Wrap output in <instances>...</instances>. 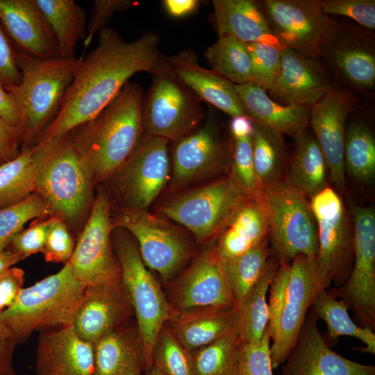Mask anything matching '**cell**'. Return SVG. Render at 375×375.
Listing matches in <instances>:
<instances>
[{
	"label": "cell",
	"mask_w": 375,
	"mask_h": 375,
	"mask_svg": "<svg viewBox=\"0 0 375 375\" xmlns=\"http://www.w3.org/2000/svg\"><path fill=\"white\" fill-rule=\"evenodd\" d=\"M333 83L319 60L285 48L279 74L268 92L280 103L310 108L324 96Z\"/></svg>",
	"instance_id": "21"
},
{
	"label": "cell",
	"mask_w": 375,
	"mask_h": 375,
	"mask_svg": "<svg viewBox=\"0 0 375 375\" xmlns=\"http://www.w3.org/2000/svg\"><path fill=\"white\" fill-rule=\"evenodd\" d=\"M212 3L219 36H229L245 44L262 43L285 49L271 28L260 2L213 0Z\"/></svg>",
	"instance_id": "27"
},
{
	"label": "cell",
	"mask_w": 375,
	"mask_h": 375,
	"mask_svg": "<svg viewBox=\"0 0 375 375\" xmlns=\"http://www.w3.org/2000/svg\"><path fill=\"white\" fill-rule=\"evenodd\" d=\"M260 3L284 48L319 60L338 26L322 10L319 0H264Z\"/></svg>",
	"instance_id": "11"
},
{
	"label": "cell",
	"mask_w": 375,
	"mask_h": 375,
	"mask_svg": "<svg viewBox=\"0 0 375 375\" xmlns=\"http://www.w3.org/2000/svg\"><path fill=\"white\" fill-rule=\"evenodd\" d=\"M0 117L21 131L19 108L13 95L0 86Z\"/></svg>",
	"instance_id": "56"
},
{
	"label": "cell",
	"mask_w": 375,
	"mask_h": 375,
	"mask_svg": "<svg viewBox=\"0 0 375 375\" xmlns=\"http://www.w3.org/2000/svg\"><path fill=\"white\" fill-rule=\"evenodd\" d=\"M94 375H124L132 369H142L139 337L131 328L120 327L94 344Z\"/></svg>",
	"instance_id": "33"
},
{
	"label": "cell",
	"mask_w": 375,
	"mask_h": 375,
	"mask_svg": "<svg viewBox=\"0 0 375 375\" xmlns=\"http://www.w3.org/2000/svg\"><path fill=\"white\" fill-rule=\"evenodd\" d=\"M326 15L347 17L360 26L373 31L375 28L374 0H319Z\"/></svg>",
	"instance_id": "47"
},
{
	"label": "cell",
	"mask_w": 375,
	"mask_h": 375,
	"mask_svg": "<svg viewBox=\"0 0 375 375\" xmlns=\"http://www.w3.org/2000/svg\"><path fill=\"white\" fill-rule=\"evenodd\" d=\"M351 220L354 256L349 278L328 289L353 312L356 323L375 331V212L372 207L353 206Z\"/></svg>",
	"instance_id": "9"
},
{
	"label": "cell",
	"mask_w": 375,
	"mask_h": 375,
	"mask_svg": "<svg viewBox=\"0 0 375 375\" xmlns=\"http://www.w3.org/2000/svg\"><path fill=\"white\" fill-rule=\"evenodd\" d=\"M331 283L319 267L316 256L299 255L292 260L285 301L276 334L271 339L273 369L285 362L314 299L322 290L328 289Z\"/></svg>",
	"instance_id": "13"
},
{
	"label": "cell",
	"mask_w": 375,
	"mask_h": 375,
	"mask_svg": "<svg viewBox=\"0 0 375 375\" xmlns=\"http://www.w3.org/2000/svg\"><path fill=\"white\" fill-rule=\"evenodd\" d=\"M22 144L21 131L0 117V162L15 158L21 152Z\"/></svg>",
	"instance_id": "54"
},
{
	"label": "cell",
	"mask_w": 375,
	"mask_h": 375,
	"mask_svg": "<svg viewBox=\"0 0 375 375\" xmlns=\"http://www.w3.org/2000/svg\"><path fill=\"white\" fill-rule=\"evenodd\" d=\"M293 138L294 149L283 180L311 198L327 187L328 165L313 134L304 130Z\"/></svg>",
	"instance_id": "31"
},
{
	"label": "cell",
	"mask_w": 375,
	"mask_h": 375,
	"mask_svg": "<svg viewBox=\"0 0 375 375\" xmlns=\"http://www.w3.org/2000/svg\"><path fill=\"white\" fill-rule=\"evenodd\" d=\"M278 265L269 256L258 280L235 306L237 331L242 343L260 342L269 326L267 293Z\"/></svg>",
	"instance_id": "32"
},
{
	"label": "cell",
	"mask_w": 375,
	"mask_h": 375,
	"mask_svg": "<svg viewBox=\"0 0 375 375\" xmlns=\"http://www.w3.org/2000/svg\"><path fill=\"white\" fill-rule=\"evenodd\" d=\"M269 326L256 343H242L235 375H273Z\"/></svg>",
	"instance_id": "46"
},
{
	"label": "cell",
	"mask_w": 375,
	"mask_h": 375,
	"mask_svg": "<svg viewBox=\"0 0 375 375\" xmlns=\"http://www.w3.org/2000/svg\"><path fill=\"white\" fill-rule=\"evenodd\" d=\"M355 106L356 99L350 90L333 83L324 96L310 107L309 124L325 156L331 180L342 192L346 190V122Z\"/></svg>",
	"instance_id": "18"
},
{
	"label": "cell",
	"mask_w": 375,
	"mask_h": 375,
	"mask_svg": "<svg viewBox=\"0 0 375 375\" xmlns=\"http://www.w3.org/2000/svg\"><path fill=\"white\" fill-rule=\"evenodd\" d=\"M16 340L0 318V375H18L13 365Z\"/></svg>",
	"instance_id": "55"
},
{
	"label": "cell",
	"mask_w": 375,
	"mask_h": 375,
	"mask_svg": "<svg viewBox=\"0 0 375 375\" xmlns=\"http://www.w3.org/2000/svg\"><path fill=\"white\" fill-rule=\"evenodd\" d=\"M247 197L228 176L178 196L160 212L203 241L219 233Z\"/></svg>",
	"instance_id": "10"
},
{
	"label": "cell",
	"mask_w": 375,
	"mask_h": 375,
	"mask_svg": "<svg viewBox=\"0 0 375 375\" xmlns=\"http://www.w3.org/2000/svg\"><path fill=\"white\" fill-rule=\"evenodd\" d=\"M247 47L251 60L250 83L268 92L279 74L283 50L262 43Z\"/></svg>",
	"instance_id": "45"
},
{
	"label": "cell",
	"mask_w": 375,
	"mask_h": 375,
	"mask_svg": "<svg viewBox=\"0 0 375 375\" xmlns=\"http://www.w3.org/2000/svg\"><path fill=\"white\" fill-rule=\"evenodd\" d=\"M142 87L128 81L94 117L68 134L90 170L93 181L115 174L143 134Z\"/></svg>",
	"instance_id": "2"
},
{
	"label": "cell",
	"mask_w": 375,
	"mask_h": 375,
	"mask_svg": "<svg viewBox=\"0 0 375 375\" xmlns=\"http://www.w3.org/2000/svg\"><path fill=\"white\" fill-rule=\"evenodd\" d=\"M269 252V240L267 238L234 258L228 260H219L235 304L250 290L261 276Z\"/></svg>",
	"instance_id": "39"
},
{
	"label": "cell",
	"mask_w": 375,
	"mask_h": 375,
	"mask_svg": "<svg viewBox=\"0 0 375 375\" xmlns=\"http://www.w3.org/2000/svg\"><path fill=\"white\" fill-rule=\"evenodd\" d=\"M152 365L163 375H194L190 351L164 327L153 346Z\"/></svg>",
	"instance_id": "43"
},
{
	"label": "cell",
	"mask_w": 375,
	"mask_h": 375,
	"mask_svg": "<svg viewBox=\"0 0 375 375\" xmlns=\"http://www.w3.org/2000/svg\"><path fill=\"white\" fill-rule=\"evenodd\" d=\"M174 301L179 311L235 307L214 249L203 252L191 265L177 285Z\"/></svg>",
	"instance_id": "23"
},
{
	"label": "cell",
	"mask_w": 375,
	"mask_h": 375,
	"mask_svg": "<svg viewBox=\"0 0 375 375\" xmlns=\"http://www.w3.org/2000/svg\"><path fill=\"white\" fill-rule=\"evenodd\" d=\"M32 150L35 192L47 201L52 215L76 221L90 205L94 183L78 151L68 135Z\"/></svg>",
	"instance_id": "5"
},
{
	"label": "cell",
	"mask_w": 375,
	"mask_h": 375,
	"mask_svg": "<svg viewBox=\"0 0 375 375\" xmlns=\"http://www.w3.org/2000/svg\"><path fill=\"white\" fill-rule=\"evenodd\" d=\"M16 57L22 81L7 92L13 95L19 108L22 149L33 148L56 117L81 58L39 59L17 49Z\"/></svg>",
	"instance_id": "3"
},
{
	"label": "cell",
	"mask_w": 375,
	"mask_h": 375,
	"mask_svg": "<svg viewBox=\"0 0 375 375\" xmlns=\"http://www.w3.org/2000/svg\"><path fill=\"white\" fill-rule=\"evenodd\" d=\"M267 212L260 194L247 197L219 233L214 248L220 260L234 258L269 238Z\"/></svg>",
	"instance_id": "28"
},
{
	"label": "cell",
	"mask_w": 375,
	"mask_h": 375,
	"mask_svg": "<svg viewBox=\"0 0 375 375\" xmlns=\"http://www.w3.org/2000/svg\"><path fill=\"white\" fill-rule=\"evenodd\" d=\"M319 58L330 76L338 81L362 94H372L375 87V41L372 31L338 23Z\"/></svg>",
	"instance_id": "15"
},
{
	"label": "cell",
	"mask_w": 375,
	"mask_h": 375,
	"mask_svg": "<svg viewBox=\"0 0 375 375\" xmlns=\"http://www.w3.org/2000/svg\"><path fill=\"white\" fill-rule=\"evenodd\" d=\"M290 273V264L279 265L269 285L267 306L271 339L276 334L285 301Z\"/></svg>",
	"instance_id": "51"
},
{
	"label": "cell",
	"mask_w": 375,
	"mask_h": 375,
	"mask_svg": "<svg viewBox=\"0 0 375 375\" xmlns=\"http://www.w3.org/2000/svg\"><path fill=\"white\" fill-rule=\"evenodd\" d=\"M251 142L253 167L260 190L283 180L285 160L283 135L254 123Z\"/></svg>",
	"instance_id": "36"
},
{
	"label": "cell",
	"mask_w": 375,
	"mask_h": 375,
	"mask_svg": "<svg viewBox=\"0 0 375 375\" xmlns=\"http://www.w3.org/2000/svg\"><path fill=\"white\" fill-rule=\"evenodd\" d=\"M309 310L281 375H375V367L346 358L333 351Z\"/></svg>",
	"instance_id": "20"
},
{
	"label": "cell",
	"mask_w": 375,
	"mask_h": 375,
	"mask_svg": "<svg viewBox=\"0 0 375 375\" xmlns=\"http://www.w3.org/2000/svg\"><path fill=\"white\" fill-rule=\"evenodd\" d=\"M137 3L131 0L93 1L87 22V35L83 40L85 48L89 45L95 33L107 27V24L116 12L128 10Z\"/></svg>",
	"instance_id": "50"
},
{
	"label": "cell",
	"mask_w": 375,
	"mask_h": 375,
	"mask_svg": "<svg viewBox=\"0 0 375 375\" xmlns=\"http://www.w3.org/2000/svg\"><path fill=\"white\" fill-rule=\"evenodd\" d=\"M85 288L67 262L57 273L24 288L15 303L0 313V318L17 344L24 343L35 331L72 326Z\"/></svg>",
	"instance_id": "4"
},
{
	"label": "cell",
	"mask_w": 375,
	"mask_h": 375,
	"mask_svg": "<svg viewBox=\"0 0 375 375\" xmlns=\"http://www.w3.org/2000/svg\"><path fill=\"white\" fill-rule=\"evenodd\" d=\"M108 198L103 191L95 198L88 221L68 261L73 274L85 285L120 277L110 233L113 229Z\"/></svg>",
	"instance_id": "16"
},
{
	"label": "cell",
	"mask_w": 375,
	"mask_h": 375,
	"mask_svg": "<svg viewBox=\"0 0 375 375\" xmlns=\"http://www.w3.org/2000/svg\"><path fill=\"white\" fill-rule=\"evenodd\" d=\"M201 3L198 0H164L165 11L172 17L181 18L193 13Z\"/></svg>",
	"instance_id": "57"
},
{
	"label": "cell",
	"mask_w": 375,
	"mask_h": 375,
	"mask_svg": "<svg viewBox=\"0 0 375 375\" xmlns=\"http://www.w3.org/2000/svg\"><path fill=\"white\" fill-rule=\"evenodd\" d=\"M21 81L15 47L0 20V86L8 91L18 86Z\"/></svg>",
	"instance_id": "52"
},
{
	"label": "cell",
	"mask_w": 375,
	"mask_h": 375,
	"mask_svg": "<svg viewBox=\"0 0 375 375\" xmlns=\"http://www.w3.org/2000/svg\"><path fill=\"white\" fill-rule=\"evenodd\" d=\"M142 367H137L131 370H130L128 372H127L124 375H142L141 374Z\"/></svg>",
	"instance_id": "61"
},
{
	"label": "cell",
	"mask_w": 375,
	"mask_h": 375,
	"mask_svg": "<svg viewBox=\"0 0 375 375\" xmlns=\"http://www.w3.org/2000/svg\"><path fill=\"white\" fill-rule=\"evenodd\" d=\"M22 260V256L14 250L7 248L0 251V274Z\"/></svg>",
	"instance_id": "59"
},
{
	"label": "cell",
	"mask_w": 375,
	"mask_h": 375,
	"mask_svg": "<svg viewBox=\"0 0 375 375\" xmlns=\"http://www.w3.org/2000/svg\"><path fill=\"white\" fill-rule=\"evenodd\" d=\"M160 37L153 31L125 40L107 26L99 33L98 44L81 58L60 110L36 145L58 140L90 121L119 92L129 78L140 72L151 73L158 61Z\"/></svg>",
	"instance_id": "1"
},
{
	"label": "cell",
	"mask_w": 375,
	"mask_h": 375,
	"mask_svg": "<svg viewBox=\"0 0 375 375\" xmlns=\"http://www.w3.org/2000/svg\"><path fill=\"white\" fill-rule=\"evenodd\" d=\"M1 164H2V163L0 162V165H1Z\"/></svg>",
	"instance_id": "62"
},
{
	"label": "cell",
	"mask_w": 375,
	"mask_h": 375,
	"mask_svg": "<svg viewBox=\"0 0 375 375\" xmlns=\"http://www.w3.org/2000/svg\"><path fill=\"white\" fill-rule=\"evenodd\" d=\"M146 375H163L155 366L152 365L151 367L147 371Z\"/></svg>",
	"instance_id": "60"
},
{
	"label": "cell",
	"mask_w": 375,
	"mask_h": 375,
	"mask_svg": "<svg viewBox=\"0 0 375 375\" xmlns=\"http://www.w3.org/2000/svg\"><path fill=\"white\" fill-rule=\"evenodd\" d=\"M115 250L120 276L138 324L142 368L152 366L156 340L176 310L167 302L159 284L144 263L138 245L128 235H116Z\"/></svg>",
	"instance_id": "6"
},
{
	"label": "cell",
	"mask_w": 375,
	"mask_h": 375,
	"mask_svg": "<svg viewBox=\"0 0 375 375\" xmlns=\"http://www.w3.org/2000/svg\"><path fill=\"white\" fill-rule=\"evenodd\" d=\"M344 164L345 172L359 182L367 183L375 176V138L362 122L354 121L347 126Z\"/></svg>",
	"instance_id": "38"
},
{
	"label": "cell",
	"mask_w": 375,
	"mask_h": 375,
	"mask_svg": "<svg viewBox=\"0 0 375 375\" xmlns=\"http://www.w3.org/2000/svg\"><path fill=\"white\" fill-rule=\"evenodd\" d=\"M0 20L16 49L31 57H60L55 33L36 0H0Z\"/></svg>",
	"instance_id": "22"
},
{
	"label": "cell",
	"mask_w": 375,
	"mask_h": 375,
	"mask_svg": "<svg viewBox=\"0 0 375 375\" xmlns=\"http://www.w3.org/2000/svg\"><path fill=\"white\" fill-rule=\"evenodd\" d=\"M230 129L233 138H251L254 130V122L247 115L232 117Z\"/></svg>",
	"instance_id": "58"
},
{
	"label": "cell",
	"mask_w": 375,
	"mask_h": 375,
	"mask_svg": "<svg viewBox=\"0 0 375 375\" xmlns=\"http://www.w3.org/2000/svg\"><path fill=\"white\" fill-rule=\"evenodd\" d=\"M180 80L201 101H204L231 117L246 115L235 84L212 69L203 67L197 53L187 48L167 57Z\"/></svg>",
	"instance_id": "25"
},
{
	"label": "cell",
	"mask_w": 375,
	"mask_h": 375,
	"mask_svg": "<svg viewBox=\"0 0 375 375\" xmlns=\"http://www.w3.org/2000/svg\"><path fill=\"white\" fill-rule=\"evenodd\" d=\"M24 271L12 267L0 274V313L10 308L24 288Z\"/></svg>",
	"instance_id": "53"
},
{
	"label": "cell",
	"mask_w": 375,
	"mask_h": 375,
	"mask_svg": "<svg viewBox=\"0 0 375 375\" xmlns=\"http://www.w3.org/2000/svg\"><path fill=\"white\" fill-rule=\"evenodd\" d=\"M169 142L144 136L116 173L118 188L128 207L147 210L164 188L169 174Z\"/></svg>",
	"instance_id": "17"
},
{
	"label": "cell",
	"mask_w": 375,
	"mask_h": 375,
	"mask_svg": "<svg viewBox=\"0 0 375 375\" xmlns=\"http://www.w3.org/2000/svg\"><path fill=\"white\" fill-rule=\"evenodd\" d=\"M132 309L120 277L86 285L72 327L83 340L94 344L124 324Z\"/></svg>",
	"instance_id": "19"
},
{
	"label": "cell",
	"mask_w": 375,
	"mask_h": 375,
	"mask_svg": "<svg viewBox=\"0 0 375 375\" xmlns=\"http://www.w3.org/2000/svg\"><path fill=\"white\" fill-rule=\"evenodd\" d=\"M57 40L60 56L74 57L77 43L87 35V13L74 0H36Z\"/></svg>",
	"instance_id": "34"
},
{
	"label": "cell",
	"mask_w": 375,
	"mask_h": 375,
	"mask_svg": "<svg viewBox=\"0 0 375 375\" xmlns=\"http://www.w3.org/2000/svg\"><path fill=\"white\" fill-rule=\"evenodd\" d=\"M310 309L316 318L323 320L326 325L325 340L328 338L333 342L342 335L353 337L365 345L360 348V351L375 354V332L352 320L346 304L329 293L328 289L317 295Z\"/></svg>",
	"instance_id": "35"
},
{
	"label": "cell",
	"mask_w": 375,
	"mask_h": 375,
	"mask_svg": "<svg viewBox=\"0 0 375 375\" xmlns=\"http://www.w3.org/2000/svg\"><path fill=\"white\" fill-rule=\"evenodd\" d=\"M204 56L212 70L233 83H250L251 60L247 44L229 36H219Z\"/></svg>",
	"instance_id": "41"
},
{
	"label": "cell",
	"mask_w": 375,
	"mask_h": 375,
	"mask_svg": "<svg viewBox=\"0 0 375 375\" xmlns=\"http://www.w3.org/2000/svg\"><path fill=\"white\" fill-rule=\"evenodd\" d=\"M229 177L247 197L259 195L260 189L253 167L251 137L233 138Z\"/></svg>",
	"instance_id": "44"
},
{
	"label": "cell",
	"mask_w": 375,
	"mask_h": 375,
	"mask_svg": "<svg viewBox=\"0 0 375 375\" xmlns=\"http://www.w3.org/2000/svg\"><path fill=\"white\" fill-rule=\"evenodd\" d=\"M235 88L246 115L256 124L292 138L309 124L310 107L276 102L251 83L235 84Z\"/></svg>",
	"instance_id": "29"
},
{
	"label": "cell",
	"mask_w": 375,
	"mask_h": 375,
	"mask_svg": "<svg viewBox=\"0 0 375 375\" xmlns=\"http://www.w3.org/2000/svg\"><path fill=\"white\" fill-rule=\"evenodd\" d=\"M318 238L317 260L336 287L349 276L354 256L353 224L339 194L327 186L310 198Z\"/></svg>",
	"instance_id": "12"
},
{
	"label": "cell",
	"mask_w": 375,
	"mask_h": 375,
	"mask_svg": "<svg viewBox=\"0 0 375 375\" xmlns=\"http://www.w3.org/2000/svg\"><path fill=\"white\" fill-rule=\"evenodd\" d=\"M36 167L32 148H22L14 159L0 165V210L35 192Z\"/></svg>",
	"instance_id": "37"
},
{
	"label": "cell",
	"mask_w": 375,
	"mask_h": 375,
	"mask_svg": "<svg viewBox=\"0 0 375 375\" xmlns=\"http://www.w3.org/2000/svg\"><path fill=\"white\" fill-rule=\"evenodd\" d=\"M175 142L172 158L176 185L187 184L222 167L224 149L210 122Z\"/></svg>",
	"instance_id": "26"
},
{
	"label": "cell",
	"mask_w": 375,
	"mask_h": 375,
	"mask_svg": "<svg viewBox=\"0 0 375 375\" xmlns=\"http://www.w3.org/2000/svg\"><path fill=\"white\" fill-rule=\"evenodd\" d=\"M50 215L52 213L47 201L36 192L15 205L0 210V251L8 248L26 223Z\"/></svg>",
	"instance_id": "42"
},
{
	"label": "cell",
	"mask_w": 375,
	"mask_h": 375,
	"mask_svg": "<svg viewBox=\"0 0 375 375\" xmlns=\"http://www.w3.org/2000/svg\"><path fill=\"white\" fill-rule=\"evenodd\" d=\"M75 244L63 219L57 218L49 233L41 251L47 262H67L74 252Z\"/></svg>",
	"instance_id": "49"
},
{
	"label": "cell",
	"mask_w": 375,
	"mask_h": 375,
	"mask_svg": "<svg viewBox=\"0 0 375 375\" xmlns=\"http://www.w3.org/2000/svg\"><path fill=\"white\" fill-rule=\"evenodd\" d=\"M58 217L52 215L45 218L35 219L27 228L22 230L12 238L8 247L19 253L23 259L41 252L50 229Z\"/></svg>",
	"instance_id": "48"
},
{
	"label": "cell",
	"mask_w": 375,
	"mask_h": 375,
	"mask_svg": "<svg viewBox=\"0 0 375 375\" xmlns=\"http://www.w3.org/2000/svg\"><path fill=\"white\" fill-rule=\"evenodd\" d=\"M94 344L72 326L42 333L35 357L36 375H94Z\"/></svg>",
	"instance_id": "24"
},
{
	"label": "cell",
	"mask_w": 375,
	"mask_h": 375,
	"mask_svg": "<svg viewBox=\"0 0 375 375\" xmlns=\"http://www.w3.org/2000/svg\"><path fill=\"white\" fill-rule=\"evenodd\" d=\"M172 333L188 351L208 345L237 329L233 308H203L174 312Z\"/></svg>",
	"instance_id": "30"
},
{
	"label": "cell",
	"mask_w": 375,
	"mask_h": 375,
	"mask_svg": "<svg viewBox=\"0 0 375 375\" xmlns=\"http://www.w3.org/2000/svg\"><path fill=\"white\" fill-rule=\"evenodd\" d=\"M113 227L133 235L145 265L165 281L174 276L190 256V247L181 233L147 210L126 207L117 216Z\"/></svg>",
	"instance_id": "14"
},
{
	"label": "cell",
	"mask_w": 375,
	"mask_h": 375,
	"mask_svg": "<svg viewBox=\"0 0 375 375\" xmlns=\"http://www.w3.org/2000/svg\"><path fill=\"white\" fill-rule=\"evenodd\" d=\"M242 342L237 329L190 351L194 375H235Z\"/></svg>",
	"instance_id": "40"
},
{
	"label": "cell",
	"mask_w": 375,
	"mask_h": 375,
	"mask_svg": "<svg viewBox=\"0 0 375 375\" xmlns=\"http://www.w3.org/2000/svg\"><path fill=\"white\" fill-rule=\"evenodd\" d=\"M150 74L151 85L142 101L144 136L176 141L198 128L204 117L201 101L177 76L167 57L161 54Z\"/></svg>",
	"instance_id": "7"
},
{
	"label": "cell",
	"mask_w": 375,
	"mask_h": 375,
	"mask_svg": "<svg viewBox=\"0 0 375 375\" xmlns=\"http://www.w3.org/2000/svg\"><path fill=\"white\" fill-rule=\"evenodd\" d=\"M269 224V256L279 265L290 264L299 255L316 256L317 229L310 202L284 180L260 192Z\"/></svg>",
	"instance_id": "8"
}]
</instances>
